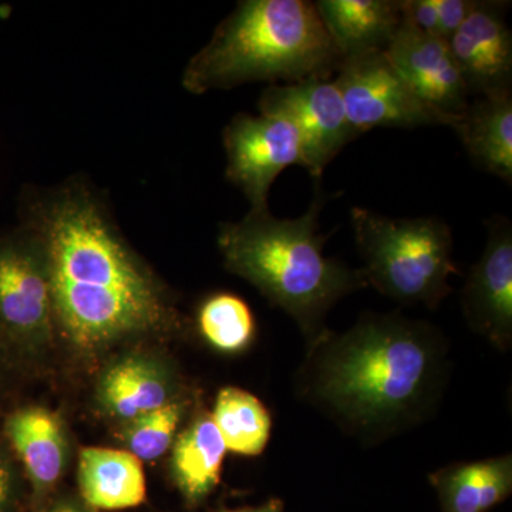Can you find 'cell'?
<instances>
[{
  "instance_id": "2e32d148",
  "label": "cell",
  "mask_w": 512,
  "mask_h": 512,
  "mask_svg": "<svg viewBox=\"0 0 512 512\" xmlns=\"http://www.w3.org/2000/svg\"><path fill=\"white\" fill-rule=\"evenodd\" d=\"M79 497L96 511H123L147 500L143 464L127 450L84 447L77 463Z\"/></svg>"
},
{
  "instance_id": "6da1fadb",
  "label": "cell",
  "mask_w": 512,
  "mask_h": 512,
  "mask_svg": "<svg viewBox=\"0 0 512 512\" xmlns=\"http://www.w3.org/2000/svg\"><path fill=\"white\" fill-rule=\"evenodd\" d=\"M25 225L45 247L56 339L74 356L92 362L178 328L170 293L92 192L63 188L37 202Z\"/></svg>"
},
{
  "instance_id": "ba28073f",
  "label": "cell",
  "mask_w": 512,
  "mask_h": 512,
  "mask_svg": "<svg viewBox=\"0 0 512 512\" xmlns=\"http://www.w3.org/2000/svg\"><path fill=\"white\" fill-rule=\"evenodd\" d=\"M227 178L244 192L251 211L268 208L269 191L291 165L303 167L302 141L291 121L278 114H237L222 133Z\"/></svg>"
},
{
  "instance_id": "4fadbf2b",
  "label": "cell",
  "mask_w": 512,
  "mask_h": 512,
  "mask_svg": "<svg viewBox=\"0 0 512 512\" xmlns=\"http://www.w3.org/2000/svg\"><path fill=\"white\" fill-rule=\"evenodd\" d=\"M508 5L476 0L466 22L447 40L470 96L511 92L512 35L505 23Z\"/></svg>"
},
{
  "instance_id": "8fae6325",
  "label": "cell",
  "mask_w": 512,
  "mask_h": 512,
  "mask_svg": "<svg viewBox=\"0 0 512 512\" xmlns=\"http://www.w3.org/2000/svg\"><path fill=\"white\" fill-rule=\"evenodd\" d=\"M384 55L424 103L456 121L466 113L470 92L446 39L403 19Z\"/></svg>"
},
{
  "instance_id": "4316f807",
  "label": "cell",
  "mask_w": 512,
  "mask_h": 512,
  "mask_svg": "<svg viewBox=\"0 0 512 512\" xmlns=\"http://www.w3.org/2000/svg\"><path fill=\"white\" fill-rule=\"evenodd\" d=\"M217 512H284V504L278 498L266 501V503L258 505V507L238 508V510H220Z\"/></svg>"
},
{
  "instance_id": "277c9868",
  "label": "cell",
  "mask_w": 512,
  "mask_h": 512,
  "mask_svg": "<svg viewBox=\"0 0 512 512\" xmlns=\"http://www.w3.org/2000/svg\"><path fill=\"white\" fill-rule=\"evenodd\" d=\"M342 60L308 0H244L185 67L194 94L251 82L295 83L336 73Z\"/></svg>"
},
{
  "instance_id": "e0dca14e",
  "label": "cell",
  "mask_w": 512,
  "mask_h": 512,
  "mask_svg": "<svg viewBox=\"0 0 512 512\" xmlns=\"http://www.w3.org/2000/svg\"><path fill=\"white\" fill-rule=\"evenodd\" d=\"M315 5L342 59L384 52L403 22L400 0H319Z\"/></svg>"
},
{
  "instance_id": "d4e9b609",
  "label": "cell",
  "mask_w": 512,
  "mask_h": 512,
  "mask_svg": "<svg viewBox=\"0 0 512 512\" xmlns=\"http://www.w3.org/2000/svg\"><path fill=\"white\" fill-rule=\"evenodd\" d=\"M403 19L427 35H439V19L433 0H400Z\"/></svg>"
},
{
  "instance_id": "5b68a950",
  "label": "cell",
  "mask_w": 512,
  "mask_h": 512,
  "mask_svg": "<svg viewBox=\"0 0 512 512\" xmlns=\"http://www.w3.org/2000/svg\"><path fill=\"white\" fill-rule=\"evenodd\" d=\"M357 249L367 285L402 305L436 309L460 274L453 261V234L439 218H389L366 208L352 210Z\"/></svg>"
},
{
  "instance_id": "d6986e66",
  "label": "cell",
  "mask_w": 512,
  "mask_h": 512,
  "mask_svg": "<svg viewBox=\"0 0 512 512\" xmlns=\"http://www.w3.org/2000/svg\"><path fill=\"white\" fill-rule=\"evenodd\" d=\"M443 512H488L512 493V456L450 464L429 476Z\"/></svg>"
},
{
  "instance_id": "83f0119b",
  "label": "cell",
  "mask_w": 512,
  "mask_h": 512,
  "mask_svg": "<svg viewBox=\"0 0 512 512\" xmlns=\"http://www.w3.org/2000/svg\"><path fill=\"white\" fill-rule=\"evenodd\" d=\"M3 348H6V346L0 342V390L5 386L6 372H8V362H6L5 350Z\"/></svg>"
},
{
  "instance_id": "30bf717a",
  "label": "cell",
  "mask_w": 512,
  "mask_h": 512,
  "mask_svg": "<svg viewBox=\"0 0 512 512\" xmlns=\"http://www.w3.org/2000/svg\"><path fill=\"white\" fill-rule=\"evenodd\" d=\"M487 245L461 292L468 325L495 349L512 348V229L510 221L488 222Z\"/></svg>"
},
{
  "instance_id": "5bb4252c",
  "label": "cell",
  "mask_w": 512,
  "mask_h": 512,
  "mask_svg": "<svg viewBox=\"0 0 512 512\" xmlns=\"http://www.w3.org/2000/svg\"><path fill=\"white\" fill-rule=\"evenodd\" d=\"M5 436L22 464L30 488V508L35 511L57 493L69 466L66 423L47 407H20L6 419Z\"/></svg>"
},
{
  "instance_id": "3957f363",
  "label": "cell",
  "mask_w": 512,
  "mask_h": 512,
  "mask_svg": "<svg viewBox=\"0 0 512 512\" xmlns=\"http://www.w3.org/2000/svg\"><path fill=\"white\" fill-rule=\"evenodd\" d=\"M325 201L316 190L302 217L279 220L269 210L249 211L241 221L222 224L218 234L225 268L295 320L306 350L330 332L325 323L330 309L369 286L362 269L323 254L319 214Z\"/></svg>"
},
{
  "instance_id": "ffe728a7",
  "label": "cell",
  "mask_w": 512,
  "mask_h": 512,
  "mask_svg": "<svg viewBox=\"0 0 512 512\" xmlns=\"http://www.w3.org/2000/svg\"><path fill=\"white\" fill-rule=\"evenodd\" d=\"M211 417L228 451L244 457L264 453L271 439V413L254 394L224 387L217 394Z\"/></svg>"
},
{
  "instance_id": "ac0fdd59",
  "label": "cell",
  "mask_w": 512,
  "mask_h": 512,
  "mask_svg": "<svg viewBox=\"0 0 512 512\" xmlns=\"http://www.w3.org/2000/svg\"><path fill=\"white\" fill-rule=\"evenodd\" d=\"M453 128L477 167L511 184V92L478 97Z\"/></svg>"
},
{
  "instance_id": "52a82bcc",
  "label": "cell",
  "mask_w": 512,
  "mask_h": 512,
  "mask_svg": "<svg viewBox=\"0 0 512 512\" xmlns=\"http://www.w3.org/2000/svg\"><path fill=\"white\" fill-rule=\"evenodd\" d=\"M336 73V86L357 136L376 127H454L457 123L424 103L384 52L343 57Z\"/></svg>"
},
{
  "instance_id": "484cf974",
  "label": "cell",
  "mask_w": 512,
  "mask_h": 512,
  "mask_svg": "<svg viewBox=\"0 0 512 512\" xmlns=\"http://www.w3.org/2000/svg\"><path fill=\"white\" fill-rule=\"evenodd\" d=\"M32 512H99L89 507L79 494L73 493H57L52 498L40 505L37 510Z\"/></svg>"
},
{
  "instance_id": "9a60e30c",
  "label": "cell",
  "mask_w": 512,
  "mask_h": 512,
  "mask_svg": "<svg viewBox=\"0 0 512 512\" xmlns=\"http://www.w3.org/2000/svg\"><path fill=\"white\" fill-rule=\"evenodd\" d=\"M170 456V477L188 508H198L217 490L228 453L211 413L200 410L178 433Z\"/></svg>"
},
{
  "instance_id": "603a6c76",
  "label": "cell",
  "mask_w": 512,
  "mask_h": 512,
  "mask_svg": "<svg viewBox=\"0 0 512 512\" xmlns=\"http://www.w3.org/2000/svg\"><path fill=\"white\" fill-rule=\"evenodd\" d=\"M476 5V0H433L439 19V35L450 39L457 29L466 22L468 15Z\"/></svg>"
},
{
  "instance_id": "7402d4cb",
  "label": "cell",
  "mask_w": 512,
  "mask_h": 512,
  "mask_svg": "<svg viewBox=\"0 0 512 512\" xmlns=\"http://www.w3.org/2000/svg\"><path fill=\"white\" fill-rule=\"evenodd\" d=\"M183 393L170 403L121 427L120 436L128 453L140 461H156L171 450L192 409Z\"/></svg>"
},
{
  "instance_id": "8992f818",
  "label": "cell",
  "mask_w": 512,
  "mask_h": 512,
  "mask_svg": "<svg viewBox=\"0 0 512 512\" xmlns=\"http://www.w3.org/2000/svg\"><path fill=\"white\" fill-rule=\"evenodd\" d=\"M0 342L29 356L57 342L45 247L28 225L0 234Z\"/></svg>"
},
{
  "instance_id": "44dd1931",
  "label": "cell",
  "mask_w": 512,
  "mask_h": 512,
  "mask_svg": "<svg viewBox=\"0 0 512 512\" xmlns=\"http://www.w3.org/2000/svg\"><path fill=\"white\" fill-rule=\"evenodd\" d=\"M201 338L210 348L224 355H238L251 348L256 338L254 313L248 303L234 293L208 296L197 312Z\"/></svg>"
},
{
  "instance_id": "9c48e42d",
  "label": "cell",
  "mask_w": 512,
  "mask_h": 512,
  "mask_svg": "<svg viewBox=\"0 0 512 512\" xmlns=\"http://www.w3.org/2000/svg\"><path fill=\"white\" fill-rule=\"evenodd\" d=\"M259 111L291 121L301 137L303 167L315 178L322 177L343 147L359 137L350 126L335 80L326 77L266 87Z\"/></svg>"
},
{
  "instance_id": "cb8c5ba5",
  "label": "cell",
  "mask_w": 512,
  "mask_h": 512,
  "mask_svg": "<svg viewBox=\"0 0 512 512\" xmlns=\"http://www.w3.org/2000/svg\"><path fill=\"white\" fill-rule=\"evenodd\" d=\"M20 481L8 450L0 443V512H19Z\"/></svg>"
},
{
  "instance_id": "7c38bea8",
  "label": "cell",
  "mask_w": 512,
  "mask_h": 512,
  "mask_svg": "<svg viewBox=\"0 0 512 512\" xmlns=\"http://www.w3.org/2000/svg\"><path fill=\"white\" fill-rule=\"evenodd\" d=\"M173 363L148 350L121 353L101 370L94 402L121 427L183 394Z\"/></svg>"
},
{
  "instance_id": "7a4b0ae2",
  "label": "cell",
  "mask_w": 512,
  "mask_h": 512,
  "mask_svg": "<svg viewBox=\"0 0 512 512\" xmlns=\"http://www.w3.org/2000/svg\"><path fill=\"white\" fill-rule=\"evenodd\" d=\"M447 376L439 330L396 315H366L329 332L299 372V389L349 433L375 440L427 417Z\"/></svg>"
}]
</instances>
